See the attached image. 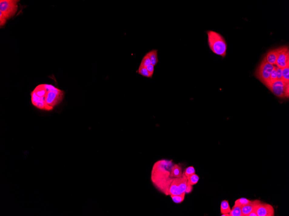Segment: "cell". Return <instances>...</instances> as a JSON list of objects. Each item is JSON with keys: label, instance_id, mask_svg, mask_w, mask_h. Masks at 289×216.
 <instances>
[{"label": "cell", "instance_id": "cell-2", "mask_svg": "<svg viewBox=\"0 0 289 216\" xmlns=\"http://www.w3.org/2000/svg\"><path fill=\"white\" fill-rule=\"evenodd\" d=\"M174 165L172 160H159L154 164L151 171V180L155 187L165 195L174 178L170 176L171 167Z\"/></svg>", "mask_w": 289, "mask_h": 216}, {"label": "cell", "instance_id": "cell-4", "mask_svg": "<svg viewBox=\"0 0 289 216\" xmlns=\"http://www.w3.org/2000/svg\"><path fill=\"white\" fill-rule=\"evenodd\" d=\"M275 67L269 64L264 57L255 72V77L266 87L268 85L271 74Z\"/></svg>", "mask_w": 289, "mask_h": 216}, {"label": "cell", "instance_id": "cell-27", "mask_svg": "<svg viewBox=\"0 0 289 216\" xmlns=\"http://www.w3.org/2000/svg\"><path fill=\"white\" fill-rule=\"evenodd\" d=\"M192 185L187 184L186 190H185V193H189L190 192L192 191Z\"/></svg>", "mask_w": 289, "mask_h": 216}, {"label": "cell", "instance_id": "cell-20", "mask_svg": "<svg viewBox=\"0 0 289 216\" xmlns=\"http://www.w3.org/2000/svg\"><path fill=\"white\" fill-rule=\"evenodd\" d=\"M151 61L150 58L149 57V54L148 53H147L143 57L142 59L141 62L139 66L142 67H146L149 65L151 64Z\"/></svg>", "mask_w": 289, "mask_h": 216}, {"label": "cell", "instance_id": "cell-3", "mask_svg": "<svg viewBox=\"0 0 289 216\" xmlns=\"http://www.w3.org/2000/svg\"><path fill=\"white\" fill-rule=\"evenodd\" d=\"M209 47L215 54L223 58L227 54V45L225 38L218 32L208 30L206 32Z\"/></svg>", "mask_w": 289, "mask_h": 216}, {"label": "cell", "instance_id": "cell-5", "mask_svg": "<svg viewBox=\"0 0 289 216\" xmlns=\"http://www.w3.org/2000/svg\"><path fill=\"white\" fill-rule=\"evenodd\" d=\"M17 0H1L0 12L7 20L14 17L18 10V3Z\"/></svg>", "mask_w": 289, "mask_h": 216}, {"label": "cell", "instance_id": "cell-28", "mask_svg": "<svg viewBox=\"0 0 289 216\" xmlns=\"http://www.w3.org/2000/svg\"><path fill=\"white\" fill-rule=\"evenodd\" d=\"M256 209L254 210L249 213L247 216H257V212H256Z\"/></svg>", "mask_w": 289, "mask_h": 216}, {"label": "cell", "instance_id": "cell-6", "mask_svg": "<svg viewBox=\"0 0 289 216\" xmlns=\"http://www.w3.org/2000/svg\"><path fill=\"white\" fill-rule=\"evenodd\" d=\"M187 185V177L183 172L180 178H174L169 188V195H177L185 192Z\"/></svg>", "mask_w": 289, "mask_h": 216}, {"label": "cell", "instance_id": "cell-8", "mask_svg": "<svg viewBox=\"0 0 289 216\" xmlns=\"http://www.w3.org/2000/svg\"><path fill=\"white\" fill-rule=\"evenodd\" d=\"M275 65L281 69L289 67V50L288 47H279V51Z\"/></svg>", "mask_w": 289, "mask_h": 216}, {"label": "cell", "instance_id": "cell-22", "mask_svg": "<svg viewBox=\"0 0 289 216\" xmlns=\"http://www.w3.org/2000/svg\"><path fill=\"white\" fill-rule=\"evenodd\" d=\"M287 84H289V67L282 69V79Z\"/></svg>", "mask_w": 289, "mask_h": 216}, {"label": "cell", "instance_id": "cell-21", "mask_svg": "<svg viewBox=\"0 0 289 216\" xmlns=\"http://www.w3.org/2000/svg\"><path fill=\"white\" fill-rule=\"evenodd\" d=\"M251 201V200H249L248 199L242 198L238 199L237 200H236L235 202V205L242 207L249 204Z\"/></svg>", "mask_w": 289, "mask_h": 216}, {"label": "cell", "instance_id": "cell-18", "mask_svg": "<svg viewBox=\"0 0 289 216\" xmlns=\"http://www.w3.org/2000/svg\"><path fill=\"white\" fill-rule=\"evenodd\" d=\"M277 80V77L276 74V67H275L274 69L272 71L270 76L269 80L268 85L267 86V88L269 89L271 85L274 82Z\"/></svg>", "mask_w": 289, "mask_h": 216}, {"label": "cell", "instance_id": "cell-19", "mask_svg": "<svg viewBox=\"0 0 289 216\" xmlns=\"http://www.w3.org/2000/svg\"><path fill=\"white\" fill-rule=\"evenodd\" d=\"M187 184L193 185L196 184L199 179V177L197 174H194L187 177Z\"/></svg>", "mask_w": 289, "mask_h": 216}, {"label": "cell", "instance_id": "cell-9", "mask_svg": "<svg viewBox=\"0 0 289 216\" xmlns=\"http://www.w3.org/2000/svg\"><path fill=\"white\" fill-rule=\"evenodd\" d=\"M257 216H274V210L271 205L260 203L256 209Z\"/></svg>", "mask_w": 289, "mask_h": 216}, {"label": "cell", "instance_id": "cell-10", "mask_svg": "<svg viewBox=\"0 0 289 216\" xmlns=\"http://www.w3.org/2000/svg\"><path fill=\"white\" fill-rule=\"evenodd\" d=\"M261 202L259 200L251 201L249 204L242 207V211L243 216H247L252 211L257 209V206Z\"/></svg>", "mask_w": 289, "mask_h": 216}, {"label": "cell", "instance_id": "cell-29", "mask_svg": "<svg viewBox=\"0 0 289 216\" xmlns=\"http://www.w3.org/2000/svg\"><path fill=\"white\" fill-rule=\"evenodd\" d=\"M221 216H230V214H222Z\"/></svg>", "mask_w": 289, "mask_h": 216}, {"label": "cell", "instance_id": "cell-23", "mask_svg": "<svg viewBox=\"0 0 289 216\" xmlns=\"http://www.w3.org/2000/svg\"><path fill=\"white\" fill-rule=\"evenodd\" d=\"M183 172H184L185 176L187 177H188V176L195 174V170L194 167L193 166H190V167H187L185 170L183 171Z\"/></svg>", "mask_w": 289, "mask_h": 216}, {"label": "cell", "instance_id": "cell-26", "mask_svg": "<svg viewBox=\"0 0 289 216\" xmlns=\"http://www.w3.org/2000/svg\"><path fill=\"white\" fill-rule=\"evenodd\" d=\"M155 67V66H154L153 65L151 64L149 65V66H148L146 67L148 72L150 73V75L152 77H153V75L154 70H155V67Z\"/></svg>", "mask_w": 289, "mask_h": 216}, {"label": "cell", "instance_id": "cell-16", "mask_svg": "<svg viewBox=\"0 0 289 216\" xmlns=\"http://www.w3.org/2000/svg\"><path fill=\"white\" fill-rule=\"evenodd\" d=\"M136 73H137L141 75L143 77H145L150 78L153 77L150 73L148 72L146 68L145 67L139 66V68L136 71Z\"/></svg>", "mask_w": 289, "mask_h": 216}, {"label": "cell", "instance_id": "cell-14", "mask_svg": "<svg viewBox=\"0 0 289 216\" xmlns=\"http://www.w3.org/2000/svg\"><path fill=\"white\" fill-rule=\"evenodd\" d=\"M231 210V208L230 207L228 201H223L220 205L221 214H230Z\"/></svg>", "mask_w": 289, "mask_h": 216}, {"label": "cell", "instance_id": "cell-17", "mask_svg": "<svg viewBox=\"0 0 289 216\" xmlns=\"http://www.w3.org/2000/svg\"><path fill=\"white\" fill-rule=\"evenodd\" d=\"M185 192L177 195H171V197L172 201L176 204H179L182 202L184 200L185 198Z\"/></svg>", "mask_w": 289, "mask_h": 216}, {"label": "cell", "instance_id": "cell-11", "mask_svg": "<svg viewBox=\"0 0 289 216\" xmlns=\"http://www.w3.org/2000/svg\"><path fill=\"white\" fill-rule=\"evenodd\" d=\"M279 51V47L269 51L267 53L266 56L264 57L266 60L269 64L272 65H275Z\"/></svg>", "mask_w": 289, "mask_h": 216}, {"label": "cell", "instance_id": "cell-7", "mask_svg": "<svg viewBox=\"0 0 289 216\" xmlns=\"http://www.w3.org/2000/svg\"><path fill=\"white\" fill-rule=\"evenodd\" d=\"M268 89L278 98H286L289 97V84L285 83L282 80L275 81Z\"/></svg>", "mask_w": 289, "mask_h": 216}, {"label": "cell", "instance_id": "cell-1", "mask_svg": "<svg viewBox=\"0 0 289 216\" xmlns=\"http://www.w3.org/2000/svg\"><path fill=\"white\" fill-rule=\"evenodd\" d=\"M65 94L64 91L50 84H39L30 93L31 103L37 109L51 111L62 102Z\"/></svg>", "mask_w": 289, "mask_h": 216}, {"label": "cell", "instance_id": "cell-25", "mask_svg": "<svg viewBox=\"0 0 289 216\" xmlns=\"http://www.w3.org/2000/svg\"><path fill=\"white\" fill-rule=\"evenodd\" d=\"M7 19L4 17V15L0 12V26L1 27L5 26L7 22Z\"/></svg>", "mask_w": 289, "mask_h": 216}, {"label": "cell", "instance_id": "cell-15", "mask_svg": "<svg viewBox=\"0 0 289 216\" xmlns=\"http://www.w3.org/2000/svg\"><path fill=\"white\" fill-rule=\"evenodd\" d=\"M230 216H243L242 207L234 205L230 213Z\"/></svg>", "mask_w": 289, "mask_h": 216}, {"label": "cell", "instance_id": "cell-12", "mask_svg": "<svg viewBox=\"0 0 289 216\" xmlns=\"http://www.w3.org/2000/svg\"><path fill=\"white\" fill-rule=\"evenodd\" d=\"M182 167L178 164H174L171 167L170 176L171 178H180L183 175Z\"/></svg>", "mask_w": 289, "mask_h": 216}, {"label": "cell", "instance_id": "cell-13", "mask_svg": "<svg viewBox=\"0 0 289 216\" xmlns=\"http://www.w3.org/2000/svg\"><path fill=\"white\" fill-rule=\"evenodd\" d=\"M149 57L151 61L152 64L154 66H156L157 64L159 63L158 59V50L156 49H153L148 52Z\"/></svg>", "mask_w": 289, "mask_h": 216}, {"label": "cell", "instance_id": "cell-24", "mask_svg": "<svg viewBox=\"0 0 289 216\" xmlns=\"http://www.w3.org/2000/svg\"><path fill=\"white\" fill-rule=\"evenodd\" d=\"M276 74L277 80H282V69L280 68L276 67Z\"/></svg>", "mask_w": 289, "mask_h": 216}]
</instances>
